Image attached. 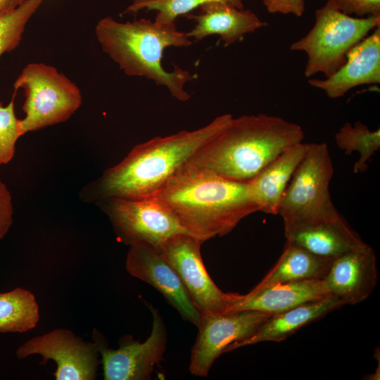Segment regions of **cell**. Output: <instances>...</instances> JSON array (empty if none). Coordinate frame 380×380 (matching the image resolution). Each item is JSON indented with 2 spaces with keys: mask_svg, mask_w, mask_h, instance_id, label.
Instances as JSON below:
<instances>
[{
  "mask_svg": "<svg viewBox=\"0 0 380 380\" xmlns=\"http://www.w3.org/2000/svg\"><path fill=\"white\" fill-rule=\"evenodd\" d=\"M25 1V0H0V16L14 10Z\"/></svg>",
  "mask_w": 380,
  "mask_h": 380,
  "instance_id": "cell-30",
  "label": "cell"
},
{
  "mask_svg": "<svg viewBox=\"0 0 380 380\" xmlns=\"http://www.w3.org/2000/svg\"><path fill=\"white\" fill-rule=\"evenodd\" d=\"M331 295L345 305H356L373 292L378 279L376 258L366 243L333 259L323 278Z\"/></svg>",
  "mask_w": 380,
  "mask_h": 380,
  "instance_id": "cell-14",
  "label": "cell"
},
{
  "mask_svg": "<svg viewBox=\"0 0 380 380\" xmlns=\"http://www.w3.org/2000/svg\"><path fill=\"white\" fill-rule=\"evenodd\" d=\"M286 241L334 259L365 243L344 218L335 222L285 224Z\"/></svg>",
  "mask_w": 380,
  "mask_h": 380,
  "instance_id": "cell-19",
  "label": "cell"
},
{
  "mask_svg": "<svg viewBox=\"0 0 380 380\" xmlns=\"http://www.w3.org/2000/svg\"><path fill=\"white\" fill-rule=\"evenodd\" d=\"M11 195L0 179V240L8 233L13 223Z\"/></svg>",
  "mask_w": 380,
  "mask_h": 380,
  "instance_id": "cell-28",
  "label": "cell"
},
{
  "mask_svg": "<svg viewBox=\"0 0 380 380\" xmlns=\"http://www.w3.org/2000/svg\"><path fill=\"white\" fill-rule=\"evenodd\" d=\"M229 295L225 313L255 310L272 315L331 294L323 279H308L278 284L254 293Z\"/></svg>",
  "mask_w": 380,
  "mask_h": 380,
  "instance_id": "cell-16",
  "label": "cell"
},
{
  "mask_svg": "<svg viewBox=\"0 0 380 380\" xmlns=\"http://www.w3.org/2000/svg\"><path fill=\"white\" fill-rule=\"evenodd\" d=\"M200 12L187 17L196 22L187 37L199 41L210 34H219L225 46L239 41L244 34L266 25L250 10H243L222 2L210 1L201 5Z\"/></svg>",
  "mask_w": 380,
  "mask_h": 380,
  "instance_id": "cell-18",
  "label": "cell"
},
{
  "mask_svg": "<svg viewBox=\"0 0 380 380\" xmlns=\"http://www.w3.org/2000/svg\"><path fill=\"white\" fill-rule=\"evenodd\" d=\"M263 4L271 13L293 14L300 17L305 11L304 0H263Z\"/></svg>",
  "mask_w": 380,
  "mask_h": 380,
  "instance_id": "cell-29",
  "label": "cell"
},
{
  "mask_svg": "<svg viewBox=\"0 0 380 380\" xmlns=\"http://www.w3.org/2000/svg\"><path fill=\"white\" fill-rule=\"evenodd\" d=\"M337 146L350 155L357 151V160L353 165L354 173H362L368 168V162L380 148V129L372 131L361 122L353 125L346 122L335 134Z\"/></svg>",
  "mask_w": 380,
  "mask_h": 380,
  "instance_id": "cell-23",
  "label": "cell"
},
{
  "mask_svg": "<svg viewBox=\"0 0 380 380\" xmlns=\"http://www.w3.org/2000/svg\"><path fill=\"white\" fill-rule=\"evenodd\" d=\"M309 84L331 99L345 95L362 84L380 82V25L356 44L346 54L345 63L324 80L310 79Z\"/></svg>",
  "mask_w": 380,
  "mask_h": 380,
  "instance_id": "cell-15",
  "label": "cell"
},
{
  "mask_svg": "<svg viewBox=\"0 0 380 380\" xmlns=\"http://www.w3.org/2000/svg\"><path fill=\"white\" fill-rule=\"evenodd\" d=\"M210 1H222L243 9V0H133L125 13H137L142 9L157 11L155 21L162 24H174L177 17L188 14Z\"/></svg>",
  "mask_w": 380,
  "mask_h": 380,
  "instance_id": "cell-24",
  "label": "cell"
},
{
  "mask_svg": "<svg viewBox=\"0 0 380 380\" xmlns=\"http://www.w3.org/2000/svg\"><path fill=\"white\" fill-rule=\"evenodd\" d=\"M96 35L103 51L126 75L144 77L165 86L180 101L190 99L184 85L194 75L176 65L173 71L168 72L162 65L166 48L186 47L192 43L185 32L177 30L175 23L162 24L145 18L120 23L107 17L99 21Z\"/></svg>",
  "mask_w": 380,
  "mask_h": 380,
  "instance_id": "cell-4",
  "label": "cell"
},
{
  "mask_svg": "<svg viewBox=\"0 0 380 380\" xmlns=\"http://www.w3.org/2000/svg\"><path fill=\"white\" fill-rule=\"evenodd\" d=\"M99 350L94 341H85L66 329H56L30 338L16 350L18 359L30 355L42 357L41 365L56 362V380H94L99 365Z\"/></svg>",
  "mask_w": 380,
  "mask_h": 380,
  "instance_id": "cell-10",
  "label": "cell"
},
{
  "mask_svg": "<svg viewBox=\"0 0 380 380\" xmlns=\"http://www.w3.org/2000/svg\"><path fill=\"white\" fill-rule=\"evenodd\" d=\"M315 16L311 30L291 45V50L307 53L306 77L319 72L326 77L332 75L345 63L347 53L380 25V15L352 17L329 1L315 11Z\"/></svg>",
  "mask_w": 380,
  "mask_h": 380,
  "instance_id": "cell-5",
  "label": "cell"
},
{
  "mask_svg": "<svg viewBox=\"0 0 380 380\" xmlns=\"http://www.w3.org/2000/svg\"><path fill=\"white\" fill-rule=\"evenodd\" d=\"M342 13L360 18L380 15V0H327Z\"/></svg>",
  "mask_w": 380,
  "mask_h": 380,
  "instance_id": "cell-27",
  "label": "cell"
},
{
  "mask_svg": "<svg viewBox=\"0 0 380 380\" xmlns=\"http://www.w3.org/2000/svg\"><path fill=\"white\" fill-rule=\"evenodd\" d=\"M98 203L108 215L118 239L128 246L146 243L158 250L171 236L187 233L171 210L154 197L110 198Z\"/></svg>",
  "mask_w": 380,
  "mask_h": 380,
  "instance_id": "cell-8",
  "label": "cell"
},
{
  "mask_svg": "<svg viewBox=\"0 0 380 380\" xmlns=\"http://www.w3.org/2000/svg\"><path fill=\"white\" fill-rule=\"evenodd\" d=\"M39 320V308L34 294L18 287L0 293V332L24 333Z\"/></svg>",
  "mask_w": 380,
  "mask_h": 380,
  "instance_id": "cell-22",
  "label": "cell"
},
{
  "mask_svg": "<svg viewBox=\"0 0 380 380\" xmlns=\"http://www.w3.org/2000/svg\"><path fill=\"white\" fill-rule=\"evenodd\" d=\"M308 146L300 142L289 146L247 182L249 196L258 211L279 214L283 195Z\"/></svg>",
  "mask_w": 380,
  "mask_h": 380,
  "instance_id": "cell-17",
  "label": "cell"
},
{
  "mask_svg": "<svg viewBox=\"0 0 380 380\" xmlns=\"http://www.w3.org/2000/svg\"><path fill=\"white\" fill-rule=\"evenodd\" d=\"M270 316L255 310L201 314L198 333L191 351V374L207 376L215 360L230 343L252 336Z\"/></svg>",
  "mask_w": 380,
  "mask_h": 380,
  "instance_id": "cell-12",
  "label": "cell"
},
{
  "mask_svg": "<svg viewBox=\"0 0 380 380\" xmlns=\"http://www.w3.org/2000/svg\"><path fill=\"white\" fill-rule=\"evenodd\" d=\"M332 260L331 258L317 255L286 241L277 262L249 293H257L281 283L308 279H323Z\"/></svg>",
  "mask_w": 380,
  "mask_h": 380,
  "instance_id": "cell-21",
  "label": "cell"
},
{
  "mask_svg": "<svg viewBox=\"0 0 380 380\" xmlns=\"http://www.w3.org/2000/svg\"><path fill=\"white\" fill-rule=\"evenodd\" d=\"M333 162L325 143L308 144L283 195L279 215L285 224L335 222L343 218L329 193Z\"/></svg>",
  "mask_w": 380,
  "mask_h": 380,
  "instance_id": "cell-6",
  "label": "cell"
},
{
  "mask_svg": "<svg viewBox=\"0 0 380 380\" xmlns=\"http://www.w3.org/2000/svg\"><path fill=\"white\" fill-rule=\"evenodd\" d=\"M202 243L187 233H179L167 239L158 251L175 270L201 314L225 313L229 295L208 274L201 253Z\"/></svg>",
  "mask_w": 380,
  "mask_h": 380,
  "instance_id": "cell-11",
  "label": "cell"
},
{
  "mask_svg": "<svg viewBox=\"0 0 380 380\" xmlns=\"http://www.w3.org/2000/svg\"><path fill=\"white\" fill-rule=\"evenodd\" d=\"M125 266L132 276L155 288L183 319L199 327L201 312L175 270L155 247L146 243L129 246Z\"/></svg>",
  "mask_w": 380,
  "mask_h": 380,
  "instance_id": "cell-13",
  "label": "cell"
},
{
  "mask_svg": "<svg viewBox=\"0 0 380 380\" xmlns=\"http://www.w3.org/2000/svg\"><path fill=\"white\" fill-rule=\"evenodd\" d=\"M302 127L266 114L229 117L186 164L247 182L289 146L303 141Z\"/></svg>",
  "mask_w": 380,
  "mask_h": 380,
  "instance_id": "cell-3",
  "label": "cell"
},
{
  "mask_svg": "<svg viewBox=\"0 0 380 380\" xmlns=\"http://www.w3.org/2000/svg\"><path fill=\"white\" fill-rule=\"evenodd\" d=\"M153 315L152 330L148 338L140 342L130 336L122 337L119 348H109L97 331L93 332L103 365L106 380H148L154 366L163 360L167 342L166 327L158 310L149 305Z\"/></svg>",
  "mask_w": 380,
  "mask_h": 380,
  "instance_id": "cell-9",
  "label": "cell"
},
{
  "mask_svg": "<svg viewBox=\"0 0 380 380\" xmlns=\"http://www.w3.org/2000/svg\"><path fill=\"white\" fill-rule=\"evenodd\" d=\"M14 111V99L3 106L0 102V165L9 163L15 155V144L20 137Z\"/></svg>",
  "mask_w": 380,
  "mask_h": 380,
  "instance_id": "cell-26",
  "label": "cell"
},
{
  "mask_svg": "<svg viewBox=\"0 0 380 380\" xmlns=\"http://www.w3.org/2000/svg\"><path fill=\"white\" fill-rule=\"evenodd\" d=\"M170 208L186 232L202 243L231 232L258 211L247 182L232 181L185 164L153 196Z\"/></svg>",
  "mask_w": 380,
  "mask_h": 380,
  "instance_id": "cell-2",
  "label": "cell"
},
{
  "mask_svg": "<svg viewBox=\"0 0 380 380\" xmlns=\"http://www.w3.org/2000/svg\"><path fill=\"white\" fill-rule=\"evenodd\" d=\"M25 91V117L18 120L20 136L67 120L80 106L78 87L55 68L44 63L27 65L14 84Z\"/></svg>",
  "mask_w": 380,
  "mask_h": 380,
  "instance_id": "cell-7",
  "label": "cell"
},
{
  "mask_svg": "<svg viewBox=\"0 0 380 380\" xmlns=\"http://www.w3.org/2000/svg\"><path fill=\"white\" fill-rule=\"evenodd\" d=\"M345 305L331 295L324 299L295 307L271 315L250 337L230 343L224 350L228 353L239 348L265 341L280 342L304 326Z\"/></svg>",
  "mask_w": 380,
  "mask_h": 380,
  "instance_id": "cell-20",
  "label": "cell"
},
{
  "mask_svg": "<svg viewBox=\"0 0 380 380\" xmlns=\"http://www.w3.org/2000/svg\"><path fill=\"white\" fill-rule=\"evenodd\" d=\"M42 0H25L14 10L0 16V56L19 44L25 25Z\"/></svg>",
  "mask_w": 380,
  "mask_h": 380,
  "instance_id": "cell-25",
  "label": "cell"
},
{
  "mask_svg": "<svg viewBox=\"0 0 380 380\" xmlns=\"http://www.w3.org/2000/svg\"><path fill=\"white\" fill-rule=\"evenodd\" d=\"M231 114L217 116L207 125L156 137L134 146L118 164L82 190L87 201L99 203L110 198H151L167 180L215 136Z\"/></svg>",
  "mask_w": 380,
  "mask_h": 380,
  "instance_id": "cell-1",
  "label": "cell"
}]
</instances>
